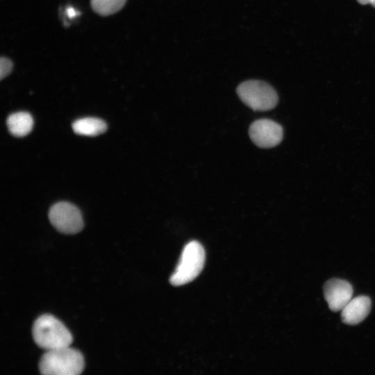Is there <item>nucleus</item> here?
Listing matches in <instances>:
<instances>
[{
    "instance_id": "4",
    "label": "nucleus",
    "mask_w": 375,
    "mask_h": 375,
    "mask_svg": "<svg viewBox=\"0 0 375 375\" xmlns=\"http://www.w3.org/2000/svg\"><path fill=\"white\" fill-rule=\"evenodd\" d=\"M237 93L242 101L253 110H271L278 102L275 90L268 83L258 80L242 83L237 88Z\"/></svg>"
},
{
    "instance_id": "14",
    "label": "nucleus",
    "mask_w": 375,
    "mask_h": 375,
    "mask_svg": "<svg viewBox=\"0 0 375 375\" xmlns=\"http://www.w3.org/2000/svg\"><path fill=\"white\" fill-rule=\"evenodd\" d=\"M361 4H371L375 7V0H357Z\"/></svg>"
},
{
    "instance_id": "9",
    "label": "nucleus",
    "mask_w": 375,
    "mask_h": 375,
    "mask_svg": "<svg viewBox=\"0 0 375 375\" xmlns=\"http://www.w3.org/2000/svg\"><path fill=\"white\" fill-rule=\"evenodd\" d=\"M7 126L11 134L17 137H24L31 131L33 119L27 112H17L8 117Z\"/></svg>"
},
{
    "instance_id": "1",
    "label": "nucleus",
    "mask_w": 375,
    "mask_h": 375,
    "mask_svg": "<svg viewBox=\"0 0 375 375\" xmlns=\"http://www.w3.org/2000/svg\"><path fill=\"white\" fill-rule=\"evenodd\" d=\"M83 368L81 353L69 347L48 350L39 362L40 372L44 375H77Z\"/></svg>"
},
{
    "instance_id": "7",
    "label": "nucleus",
    "mask_w": 375,
    "mask_h": 375,
    "mask_svg": "<svg viewBox=\"0 0 375 375\" xmlns=\"http://www.w3.org/2000/svg\"><path fill=\"white\" fill-rule=\"evenodd\" d=\"M324 294L330 309L336 312L342 310L351 299L353 288L347 281L332 278L324 284Z\"/></svg>"
},
{
    "instance_id": "10",
    "label": "nucleus",
    "mask_w": 375,
    "mask_h": 375,
    "mask_svg": "<svg viewBox=\"0 0 375 375\" xmlns=\"http://www.w3.org/2000/svg\"><path fill=\"white\" fill-rule=\"evenodd\" d=\"M74 131L81 135L96 136L106 131L107 125L104 121L97 117L81 118L72 124Z\"/></svg>"
},
{
    "instance_id": "2",
    "label": "nucleus",
    "mask_w": 375,
    "mask_h": 375,
    "mask_svg": "<svg viewBox=\"0 0 375 375\" xmlns=\"http://www.w3.org/2000/svg\"><path fill=\"white\" fill-rule=\"evenodd\" d=\"M32 333L36 344L47 351L69 347L72 342L67 328L51 315H42L37 318Z\"/></svg>"
},
{
    "instance_id": "3",
    "label": "nucleus",
    "mask_w": 375,
    "mask_h": 375,
    "mask_svg": "<svg viewBox=\"0 0 375 375\" xmlns=\"http://www.w3.org/2000/svg\"><path fill=\"white\" fill-rule=\"evenodd\" d=\"M204 262L205 251L203 246L197 241L188 243L170 277V283L174 285H181L192 281L201 272Z\"/></svg>"
},
{
    "instance_id": "11",
    "label": "nucleus",
    "mask_w": 375,
    "mask_h": 375,
    "mask_svg": "<svg viewBox=\"0 0 375 375\" xmlns=\"http://www.w3.org/2000/svg\"><path fill=\"white\" fill-rule=\"evenodd\" d=\"M126 0H91L94 12L102 16H108L118 12Z\"/></svg>"
},
{
    "instance_id": "6",
    "label": "nucleus",
    "mask_w": 375,
    "mask_h": 375,
    "mask_svg": "<svg viewBox=\"0 0 375 375\" xmlns=\"http://www.w3.org/2000/svg\"><path fill=\"white\" fill-rule=\"evenodd\" d=\"M251 140L261 148H271L278 144L283 138V128L276 122L261 119L253 122L249 130Z\"/></svg>"
},
{
    "instance_id": "13",
    "label": "nucleus",
    "mask_w": 375,
    "mask_h": 375,
    "mask_svg": "<svg viewBox=\"0 0 375 375\" xmlns=\"http://www.w3.org/2000/svg\"><path fill=\"white\" fill-rule=\"evenodd\" d=\"M78 11H76L73 7H68L66 10V14L68 17L74 18L78 15Z\"/></svg>"
},
{
    "instance_id": "5",
    "label": "nucleus",
    "mask_w": 375,
    "mask_h": 375,
    "mask_svg": "<svg viewBox=\"0 0 375 375\" xmlns=\"http://www.w3.org/2000/svg\"><path fill=\"white\" fill-rule=\"evenodd\" d=\"M49 219L52 225L60 232L74 234L83 226V217L79 209L69 202L53 204L49 211Z\"/></svg>"
},
{
    "instance_id": "8",
    "label": "nucleus",
    "mask_w": 375,
    "mask_h": 375,
    "mask_svg": "<svg viewBox=\"0 0 375 375\" xmlns=\"http://www.w3.org/2000/svg\"><path fill=\"white\" fill-rule=\"evenodd\" d=\"M371 310V300L367 296L351 299L342 310L341 318L344 324L356 325L363 321Z\"/></svg>"
},
{
    "instance_id": "12",
    "label": "nucleus",
    "mask_w": 375,
    "mask_h": 375,
    "mask_svg": "<svg viewBox=\"0 0 375 375\" xmlns=\"http://www.w3.org/2000/svg\"><path fill=\"white\" fill-rule=\"evenodd\" d=\"M12 67V62L6 58H1L0 60V78L3 79L7 76L9 73L11 72Z\"/></svg>"
}]
</instances>
